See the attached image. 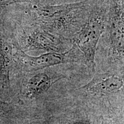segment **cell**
Wrapping results in <instances>:
<instances>
[{"mask_svg": "<svg viewBox=\"0 0 124 124\" xmlns=\"http://www.w3.org/2000/svg\"><path fill=\"white\" fill-rule=\"evenodd\" d=\"M44 2L43 0H0V13L6 8L12 5L18 4H30V3Z\"/></svg>", "mask_w": 124, "mask_h": 124, "instance_id": "8", "label": "cell"}, {"mask_svg": "<svg viewBox=\"0 0 124 124\" xmlns=\"http://www.w3.org/2000/svg\"><path fill=\"white\" fill-rule=\"evenodd\" d=\"M25 44L29 49L59 52L65 49V38L43 28L33 25L24 32Z\"/></svg>", "mask_w": 124, "mask_h": 124, "instance_id": "5", "label": "cell"}, {"mask_svg": "<svg viewBox=\"0 0 124 124\" xmlns=\"http://www.w3.org/2000/svg\"><path fill=\"white\" fill-rule=\"evenodd\" d=\"M124 0H108L106 25L109 36L110 53L113 57L120 59L124 58Z\"/></svg>", "mask_w": 124, "mask_h": 124, "instance_id": "3", "label": "cell"}, {"mask_svg": "<svg viewBox=\"0 0 124 124\" xmlns=\"http://www.w3.org/2000/svg\"><path fill=\"white\" fill-rule=\"evenodd\" d=\"M79 51L75 45L72 44V48L64 53L49 52L38 56H31L24 51L18 50V57L28 70L38 71L49 67L63 63L77 62L78 59L76 56Z\"/></svg>", "mask_w": 124, "mask_h": 124, "instance_id": "4", "label": "cell"}, {"mask_svg": "<svg viewBox=\"0 0 124 124\" xmlns=\"http://www.w3.org/2000/svg\"><path fill=\"white\" fill-rule=\"evenodd\" d=\"M63 78L62 75L56 77L44 72L36 74L28 80L25 87L26 96L29 98L38 97L48 90L54 83Z\"/></svg>", "mask_w": 124, "mask_h": 124, "instance_id": "7", "label": "cell"}, {"mask_svg": "<svg viewBox=\"0 0 124 124\" xmlns=\"http://www.w3.org/2000/svg\"><path fill=\"white\" fill-rule=\"evenodd\" d=\"M71 124H90V122L87 121L85 120H80V121H77L72 123Z\"/></svg>", "mask_w": 124, "mask_h": 124, "instance_id": "10", "label": "cell"}, {"mask_svg": "<svg viewBox=\"0 0 124 124\" xmlns=\"http://www.w3.org/2000/svg\"><path fill=\"white\" fill-rule=\"evenodd\" d=\"M2 43L0 42V75L2 74L4 68L5 64V58L4 55V52L2 48Z\"/></svg>", "mask_w": 124, "mask_h": 124, "instance_id": "9", "label": "cell"}, {"mask_svg": "<svg viewBox=\"0 0 124 124\" xmlns=\"http://www.w3.org/2000/svg\"><path fill=\"white\" fill-rule=\"evenodd\" d=\"M124 86L123 78L111 74L96 75L79 90L95 95H108L119 91Z\"/></svg>", "mask_w": 124, "mask_h": 124, "instance_id": "6", "label": "cell"}, {"mask_svg": "<svg viewBox=\"0 0 124 124\" xmlns=\"http://www.w3.org/2000/svg\"><path fill=\"white\" fill-rule=\"evenodd\" d=\"M108 10V0H95L87 19L72 39V44L81 52L85 64L91 72L95 71L96 51L106 28Z\"/></svg>", "mask_w": 124, "mask_h": 124, "instance_id": "2", "label": "cell"}, {"mask_svg": "<svg viewBox=\"0 0 124 124\" xmlns=\"http://www.w3.org/2000/svg\"><path fill=\"white\" fill-rule=\"evenodd\" d=\"M95 0L59 5L44 2L27 4L28 14L34 24L56 35L75 31L82 27L92 10Z\"/></svg>", "mask_w": 124, "mask_h": 124, "instance_id": "1", "label": "cell"}]
</instances>
